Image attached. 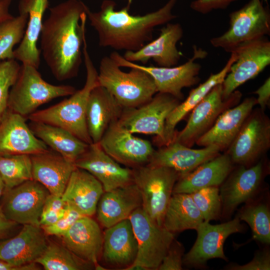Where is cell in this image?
Instances as JSON below:
<instances>
[{"instance_id": "cell-4", "label": "cell", "mask_w": 270, "mask_h": 270, "mask_svg": "<svg viewBox=\"0 0 270 270\" xmlns=\"http://www.w3.org/2000/svg\"><path fill=\"white\" fill-rule=\"evenodd\" d=\"M122 71L110 56L100 60L98 80L123 108L140 106L152 99L158 92L152 77L145 71L131 68Z\"/></svg>"}, {"instance_id": "cell-12", "label": "cell", "mask_w": 270, "mask_h": 270, "mask_svg": "<svg viewBox=\"0 0 270 270\" xmlns=\"http://www.w3.org/2000/svg\"><path fill=\"white\" fill-rule=\"evenodd\" d=\"M242 94L234 92L228 98L222 96V84L216 86L192 109L185 127L175 133L172 142L192 146L213 126L225 110L238 104Z\"/></svg>"}, {"instance_id": "cell-41", "label": "cell", "mask_w": 270, "mask_h": 270, "mask_svg": "<svg viewBox=\"0 0 270 270\" xmlns=\"http://www.w3.org/2000/svg\"><path fill=\"white\" fill-rule=\"evenodd\" d=\"M66 202L61 196L50 194L46 197L40 219V227L56 222L64 215Z\"/></svg>"}, {"instance_id": "cell-47", "label": "cell", "mask_w": 270, "mask_h": 270, "mask_svg": "<svg viewBox=\"0 0 270 270\" xmlns=\"http://www.w3.org/2000/svg\"><path fill=\"white\" fill-rule=\"evenodd\" d=\"M17 224L16 222L8 219L0 208V240L7 238Z\"/></svg>"}, {"instance_id": "cell-51", "label": "cell", "mask_w": 270, "mask_h": 270, "mask_svg": "<svg viewBox=\"0 0 270 270\" xmlns=\"http://www.w3.org/2000/svg\"><path fill=\"white\" fill-rule=\"evenodd\" d=\"M262 2H268V0H262Z\"/></svg>"}, {"instance_id": "cell-1", "label": "cell", "mask_w": 270, "mask_h": 270, "mask_svg": "<svg viewBox=\"0 0 270 270\" xmlns=\"http://www.w3.org/2000/svg\"><path fill=\"white\" fill-rule=\"evenodd\" d=\"M88 8L82 0H65L50 8L43 22L40 54L58 80L72 78L78 73Z\"/></svg>"}, {"instance_id": "cell-39", "label": "cell", "mask_w": 270, "mask_h": 270, "mask_svg": "<svg viewBox=\"0 0 270 270\" xmlns=\"http://www.w3.org/2000/svg\"><path fill=\"white\" fill-rule=\"evenodd\" d=\"M190 194L200 211L204 221L220 219L222 204L219 186L204 188Z\"/></svg>"}, {"instance_id": "cell-7", "label": "cell", "mask_w": 270, "mask_h": 270, "mask_svg": "<svg viewBox=\"0 0 270 270\" xmlns=\"http://www.w3.org/2000/svg\"><path fill=\"white\" fill-rule=\"evenodd\" d=\"M132 169L134 182L141 194L142 208L155 222L163 226L166 210L179 174L169 168L148 164Z\"/></svg>"}, {"instance_id": "cell-34", "label": "cell", "mask_w": 270, "mask_h": 270, "mask_svg": "<svg viewBox=\"0 0 270 270\" xmlns=\"http://www.w3.org/2000/svg\"><path fill=\"white\" fill-rule=\"evenodd\" d=\"M204 222L190 194H172L164 214L163 226L171 232L195 230Z\"/></svg>"}, {"instance_id": "cell-29", "label": "cell", "mask_w": 270, "mask_h": 270, "mask_svg": "<svg viewBox=\"0 0 270 270\" xmlns=\"http://www.w3.org/2000/svg\"><path fill=\"white\" fill-rule=\"evenodd\" d=\"M114 97L104 87L98 85L89 94L86 120L92 143H98L108 126L118 120L123 110Z\"/></svg>"}, {"instance_id": "cell-11", "label": "cell", "mask_w": 270, "mask_h": 270, "mask_svg": "<svg viewBox=\"0 0 270 270\" xmlns=\"http://www.w3.org/2000/svg\"><path fill=\"white\" fill-rule=\"evenodd\" d=\"M268 169L263 160L249 166H238L233 168L219 186L222 204L220 219H230L240 204L261 193Z\"/></svg>"}, {"instance_id": "cell-27", "label": "cell", "mask_w": 270, "mask_h": 270, "mask_svg": "<svg viewBox=\"0 0 270 270\" xmlns=\"http://www.w3.org/2000/svg\"><path fill=\"white\" fill-rule=\"evenodd\" d=\"M142 206L140 193L136 185L132 182L104 192L97 206V218L102 226L108 228L128 218Z\"/></svg>"}, {"instance_id": "cell-38", "label": "cell", "mask_w": 270, "mask_h": 270, "mask_svg": "<svg viewBox=\"0 0 270 270\" xmlns=\"http://www.w3.org/2000/svg\"><path fill=\"white\" fill-rule=\"evenodd\" d=\"M28 20L27 13L19 12L0 24V60L14 59V48L22 40Z\"/></svg>"}, {"instance_id": "cell-21", "label": "cell", "mask_w": 270, "mask_h": 270, "mask_svg": "<svg viewBox=\"0 0 270 270\" xmlns=\"http://www.w3.org/2000/svg\"><path fill=\"white\" fill-rule=\"evenodd\" d=\"M61 237L64 246L76 256L98 270H104L98 262L102 256L103 233L91 216L80 217Z\"/></svg>"}, {"instance_id": "cell-3", "label": "cell", "mask_w": 270, "mask_h": 270, "mask_svg": "<svg viewBox=\"0 0 270 270\" xmlns=\"http://www.w3.org/2000/svg\"><path fill=\"white\" fill-rule=\"evenodd\" d=\"M82 56L86 70V80L83 88L76 90L69 98L48 108L36 110L27 118L30 121L62 128L90 144L92 142L86 124V106L90 92L99 84L98 72L89 54L86 36L83 40Z\"/></svg>"}, {"instance_id": "cell-17", "label": "cell", "mask_w": 270, "mask_h": 270, "mask_svg": "<svg viewBox=\"0 0 270 270\" xmlns=\"http://www.w3.org/2000/svg\"><path fill=\"white\" fill-rule=\"evenodd\" d=\"M232 52L238 56L222 83L224 99L270 64V42L266 37L242 44Z\"/></svg>"}, {"instance_id": "cell-5", "label": "cell", "mask_w": 270, "mask_h": 270, "mask_svg": "<svg viewBox=\"0 0 270 270\" xmlns=\"http://www.w3.org/2000/svg\"><path fill=\"white\" fill-rule=\"evenodd\" d=\"M34 66H20L17 79L9 93L8 110L24 117L58 97L70 96L76 90L70 85H54L45 81Z\"/></svg>"}, {"instance_id": "cell-42", "label": "cell", "mask_w": 270, "mask_h": 270, "mask_svg": "<svg viewBox=\"0 0 270 270\" xmlns=\"http://www.w3.org/2000/svg\"><path fill=\"white\" fill-rule=\"evenodd\" d=\"M82 216L80 212L71 204L66 203L63 216L54 224L41 227L47 235L61 236L71 226Z\"/></svg>"}, {"instance_id": "cell-31", "label": "cell", "mask_w": 270, "mask_h": 270, "mask_svg": "<svg viewBox=\"0 0 270 270\" xmlns=\"http://www.w3.org/2000/svg\"><path fill=\"white\" fill-rule=\"evenodd\" d=\"M104 192L101 183L86 170L76 168L72 172L62 196L66 203L76 208L84 216L96 212Z\"/></svg>"}, {"instance_id": "cell-48", "label": "cell", "mask_w": 270, "mask_h": 270, "mask_svg": "<svg viewBox=\"0 0 270 270\" xmlns=\"http://www.w3.org/2000/svg\"><path fill=\"white\" fill-rule=\"evenodd\" d=\"M13 0H0V24L13 17L10 8Z\"/></svg>"}, {"instance_id": "cell-45", "label": "cell", "mask_w": 270, "mask_h": 270, "mask_svg": "<svg viewBox=\"0 0 270 270\" xmlns=\"http://www.w3.org/2000/svg\"><path fill=\"white\" fill-rule=\"evenodd\" d=\"M238 0H194L190 4V8L202 14H206L216 10H224L232 2Z\"/></svg>"}, {"instance_id": "cell-32", "label": "cell", "mask_w": 270, "mask_h": 270, "mask_svg": "<svg viewBox=\"0 0 270 270\" xmlns=\"http://www.w3.org/2000/svg\"><path fill=\"white\" fill-rule=\"evenodd\" d=\"M236 59L237 54L235 52H231L230 58L220 71L216 74H212L204 82L192 90L188 98L172 110L166 120L163 138L158 144L160 147L172 142L178 123L192 110L213 88L222 83L230 66Z\"/></svg>"}, {"instance_id": "cell-52", "label": "cell", "mask_w": 270, "mask_h": 270, "mask_svg": "<svg viewBox=\"0 0 270 270\" xmlns=\"http://www.w3.org/2000/svg\"><path fill=\"white\" fill-rule=\"evenodd\" d=\"M128 0V4H130L132 2V0Z\"/></svg>"}, {"instance_id": "cell-16", "label": "cell", "mask_w": 270, "mask_h": 270, "mask_svg": "<svg viewBox=\"0 0 270 270\" xmlns=\"http://www.w3.org/2000/svg\"><path fill=\"white\" fill-rule=\"evenodd\" d=\"M133 134L118 120L110 124L98 143L102 150L119 164L132 168L146 165L154 150L148 140Z\"/></svg>"}, {"instance_id": "cell-33", "label": "cell", "mask_w": 270, "mask_h": 270, "mask_svg": "<svg viewBox=\"0 0 270 270\" xmlns=\"http://www.w3.org/2000/svg\"><path fill=\"white\" fill-rule=\"evenodd\" d=\"M28 125L36 136L51 150L72 162H75L89 146L62 128L32 121H30Z\"/></svg>"}, {"instance_id": "cell-22", "label": "cell", "mask_w": 270, "mask_h": 270, "mask_svg": "<svg viewBox=\"0 0 270 270\" xmlns=\"http://www.w3.org/2000/svg\"><path fill=\"white\" fill-rule=\"evenodd\" d=\"M26 119L8 110L0 121V155H32L48 150V146L32 132Z\"/></svg>"}, {"instance_id": "cell-43", "label": "cell", "mask_w": 270, "mask_h": 270, "mask_svg": "<svg viewBox=\"0 0 270 270\" xmlns=\"http://www.w3.org/2000/svg\"><path fill=\"white\" fill-rule=\"evenodd\" d=\"M184 252L182 244L174 238L158 270H182Z\"/></svg>"}, {"instance_id": "cell-23", "label": "cell", "mask_w": 270, "mask_h": 270, "mask_svg": "<svg viewBox=\"0 0 270 270\" xmlns=\"http://www.w3.org/2000/svg\"><path fill=\"white\" fill-rule=\"evenodd\" d=\"M44 234L39 226L24 224L17 235L0 240V260L18 267L36 262L48 245Z\"/></svg>"}, {"instance_id": "cell-40", "label": "cell", "mask_w": 270, "mask_h": 270, "mask_svg": "<svg viewBox=\"0 0 270 270\" xmlns=\"http://www.w3.org/2000/svg\"><path fill=\"white\" fill-rule=\"evenodd\" d=\"M20 68L15 59L0 62V121L8 110L10 90L17 79Z\"/></svg>"}, {"instance_id": "cell-35", "label": "cell", "mask_w": 270, "mask_h": 270, "mask_svg": "<svg viewBox=\"0 0 270 270\" xmlns=\"http://www.w3.org/2000/svg\"><path fill=\"white\" fill-rule=\"evenodd\" d=\"M260 194L245 202L236 216L246 222L252 230V238L263 244H270V208L269 200Z\"/></svg>"}, {"instance_id": "cell-19", "label": "cell", "mask_w": 270, "mask_h": 270, "mask_svg": "<svg viewBox=\"0 0 270 270\" xmlns=\"http://www.w3.org/2000/svg\"><path fill=\"white\" fill-rule=\"evenodd\" d=\"M183 33L179 23L169 22L160 28V35L156 39L136 51H126L122 56L126 60L134 63L146 64L152 59L158 66H175L182 55L176 45Z\"/></svg>"}, {"instance_id": "cell-28", "label": "cell", "mask_w": 270, "mask_h": 270, "mask_svg": "<svg viewBox=\"0 0 270 270\" xmlns=\"http://www.w3.org/2000/svg\"><path fill=\"white\" fill-rule=\"evenodd\" d=\"M48 6V0H20L18 6L19 12L28 14V20L23 38L14 50V59L37 68L40 62V52L37 42L42 26L43 16Z\"/></svg>"}, {"instance_id": "cell-6", "label": "cell", "mask_w": 270, "mask_h": 270, "mask_svg": "<svg viewBox=\"0 0 270 270\" xmlns=\"http://www.w3.org/2000/svg\"><path fill=\"white\" fill-rule=\"evenodd\" d=\"M229 18L228 30L210 40L212 46L231 53L242 44L270 35V10L262 0H250L242 8L232 12Z\"/></svg>"}, {"instance_id": "cell-18", "label": "cell", "mask_w": 270, "mask_h": 270, "mask_svg": "<svg viewBox=\"0 0 270 270\" xmlns=\"http://www.w3.org/2000/svg\"><path fill=\"white\" fill-rule=\"evenodd\" d=\"M75 166L90 172L102 184L104 192L134 182L132 169L124 168L108 155L100 144H89Z\"/></svg>"}, {"instance_id": "cell-13", "label": "cell", "mask_w": 270, "mask_h": 270, "mask_svg": "<svg viewBox=\"0 0 270 270\" xmlns=\"http://www.w3.org/2000/svg\"><path fill=\"white\" fill-rule=\"evenodd\" d=\"M180 102L170 94L157 92L140 106L124 108L118 120L132 134L155 135V142L158 146L163 138L166 120Z\"/></svg>"}, {"instance_id": "cell-46", "label": "cell", "mask_w": 270, "mask_h": 270, "mask_svg": "<svg viewBox=\"0 0 270 270\" xmlns=\"http://www.w3.org/2000/svg\"><path fill=\"white\" fill-rule=\"evenodd\" d=\"M254 93L258 96L256 99L257 104L260 106V108L264 111L266 106L270 104V78H268L264 83Z\"/></svg>"}, {"instance_id": "cell-9", "label": "cell", "mask_w": 270, "mask_h": 270, "mask_svg": "<svg viewBox=\"0 0 270 270\" xmlns=\"http://www.w3.org/2000/svg\"><path fill=\"white\" fill-rule=\"evenodd\" d=\"M192 56L184 64L171 67L146 66L126 60L118 52L110 54L120 67L138 68L146 72L152 78L158 92L170 94L180 100L184 99L182 90L196 84L200 80L198 76L201 66L194 61L204 58L207 52L194 46Z\"/></svg>"}, {"instance_id": "cell-15", "label": "cell", "mask_w": 270, "mask_h": 270, "mask_svg": "<svg viewBox=\"0 0 270 270\" xmlns=\"http://www.w3.org/2000/svg\"><path fill=\"white\" fill-rule=\"evenodd\" d=\"M50 193L34 180L10 189H5L0 208L9 220L18 224L40 226L43 206Z\"/></svg>"}, {"instance_id": "cell-26", "label": "cell", "mask_w": 270, "mask_h": 270, "mask_svg": "<svg viewBox=\"0 0 270 270\" xmlns=\"http://www.w3.org/2000/svg\"><path fill=\"white\" fill-rule=\"evenodd\" d=\"M32 179L44 186L51 194L62 196L70 176L76 168L52 150L30 155Z\"/></svg>"}, {"instance_id": "cell-14", "label": "cell", "mask_w": 270, "mask_h": 270, "mask_svg": "<svg viewBox=\"0 0 270 270\" xmlns=\"http://www.w3.org/2000/svg\"><path fill=\"white\" fill-rule=\"evenodd\" d=\"M245 228L237 216L222 224H212L204 221L196 229L197 238L189 252L184 254L183 265L193 268H204L212 258L228 261L224 246L232 234L242 232Z\"/></svg>"}, {"instance_id": "cell-24", "label": "cell", "mask_w": 270, "mask_h": 270, "mask_svg": "<svg viewBox=\"0 0 270 270\" xmlns=\"http://www.w3.org/2000/svg\"><path fill=\"white\" fill-rule=\"evenodd\" d=\"M138 242L129 218L106 228L101 258L108 266L126 270L134 262Z\"/></svg>"}, {"instance_id": "cell-10", "label": "cell", "mask_w": 270, "mask_h": 270, "mask_svg": "<svg viewBox=\"0 0 270 270\" xmlns=\"http://www.w3.org/2000/svg\"><path fill=\"white\" fill-rule=\"evenodd\" d=\"M270 147V120L260 108L252 110L227 149L233 164L250 166Z\"/></svg>"}, {"instance_id": "cell-20", "label": "cell", "mask_w": 270, "mask_h": 270, "mask_svg": "<svg viewBox=\"0 0 270 270\" xmlns=\"http://www.w3.org/2000/svg\"><path fill=\"white\" fill-rule=\"evenodd\" d=\"M220 152V148L216 145L193 149L178 142H172L154 150L146 164L170 168L176 170L180 178L216 157Z\"/></svg>"}, {"instance_id": "cell-25", "label": "cell", "mask_w": 270, "mask_h": 270, "mask_svg": "<svg viewBox=\"0 0 270 270\" xmlns=\"http://www.w3.org/2000/svg\"><path fill=\"white\" fill-rule=\"evenodd\" d=\"M256 104V98L250 97L225 110L210 129L198 139L196 144L204 147L216 145L220 151L227 150Z\"/></svg>"}, {"instance_id": "cell-44", "label": "cell", "mask_w": 270, "mask_h": 270, "mask_svg": "<svg viewBox=\"0 0 270 270\" xmlns=\"http://www.w3.org/2000/svg\"><path fill=\"white\" fill-rule=\"evenodd\" d=\"M224 269L228 270H270V251L268 246L256 251L252 260L242 265L230 264Z\"/></svg>"}, {"instance_id": "cell-37", "label": "cell", "mask_w": 270, "mask_h": 270, "mask_svg": "<svg viewBox=\"0 0 270 270\" xmlns=\"http://www.w3.org/2000/svg\"><path fill=\"white\" fill-rule=\"evenodd\" d=\"M0 176L6 189H10L32 179L30 155H0Z\"/></svg>"}, {"instance_id": "cell-36", "label": "cell", "mask_w": 270, "mask_h": 270, "mask_svg": "<svg viewBox=\"0 0 270 270\" xmlns=\"http://www.w3.org/2000/svg\"><path fill=\"white\" fill-rule=\"evenodd\" d=\"M36 262L41 264L46 270H86L94 266L76 256L64 245L55 242L48 244Z\"/></svg>"}, {"instance_id": "cell-2", "label": "cell", "mask_w": 270, "mask_h": 270, "mask_svg": "<svg viewBox=\"0 0 270 270\" xmlns=\"http://www.w3.org/2000/svg\"><path fill=\"white\" fill-rule=\"evenodd\" d=\"M178 0H168L162 7L143 16L130 14V4L116 10V2L104 0L98 12L88 8L87 18L96 31L98 45L116 50L136 51L152 40L154 28L175 19L172 12Z\"/></svg>"}, {"instance_id": "cell-49", "label": "cell", "mask_w": 270, "mask_h": 270, "mask_svg": "<svg viewBox=\"0 0 270 270\" xmlns=\"http://www.w3.org/2000/svg\"><path fill=\"white\" fill-rule=\"evenodd\" d=\"M36 262H34L20 267L13 266L0 260V270H38Z\"/></svg>"}, {"instance_id": "cell-50", "label": "cell", "mask_w": 270, "mask_h": 270, "mask_svg": "<svg viewBox=\"0 0 270 270\" xmlns=\"http://www.w3.org/2000/svg\"><path fill=\"white\" fill-rule=\"evenodd\" d=\"M6 189L5 184L0 176V200L4 193Z\"/></svg>"}, {"instance_id": "cell-30", "label": "cell", "mask_w": 270, "mask_h": 270, "mask_svg": "<svg viewBox=\"0 0 270 270\" xmlns=\"http://www.w3.org/2000/svg\"><path fill=\"white\" fill-rule=\"evenodd\" d=\"M233 166L226 152L220 154L180 177L174 186L172 194H191L206 187L220 186L233 169Z\"/></svg>"}, {"instance_id": "cell-8", "label": "cell", "mask_w": 270, "mask_h": 270, "mask_svg": "<svg viewBox=\"0 0 270 270\" xmlns=\"http://www.w3.org/2000/svg\"><path fill=\"white\" fill-rule=\"evenodd\" d=\"M128 218L137 240L138 253L134 263L126 270H158L175 234L158 225L142 207Z\"/></svg>"}]
</instances>
